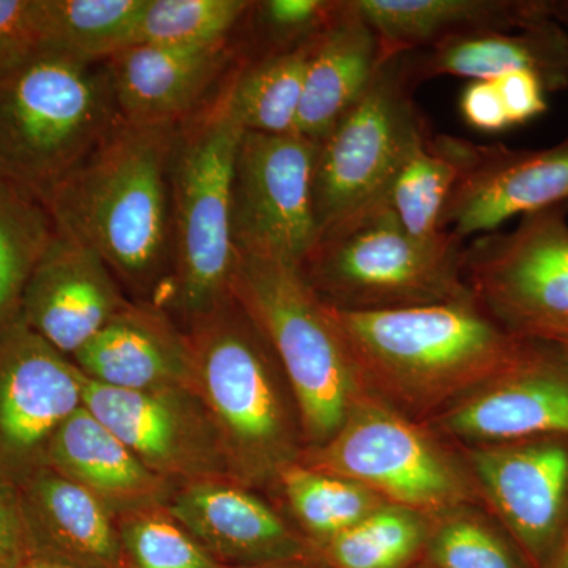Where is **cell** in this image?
<instances>
[{
	"instance_id": "1",
	"label": "cell",
	"mask_w": 568,
	"mask_h": 568,
	"mask_svg": "<svg viewBox=\"0 0 568 568\" xmlns=\"http://www.w3.org/2000/svg\"><path fill=\"white\" fill-rule=\"evenodd\" d=\"M179 126L121 122L47 197L55 233L89 246L134 293L173 274V156Z\"/></svg>"
},
{
	"instance_id": "2",
	"label": "cell",
	"mask_w": 568,
	"mask_h": 568,
	"mask_svg": "<svg viewBox=\"0 0 568 568\" xmlns=\"http://www.w3.org/2000/svg\"><path fill=\"white\" fill-rule=\"evenodd\" d=\"M327 310L364 386L409 409L465 398L506 372L526 346L474 297L373 312Z\"/></svg>"
},
{
	"instance_id": "3",
	"label": "cell",
	"mask_w": 568,
	"mask_h": 568,
	"mask_svg": "<svg viewBox=\"0 0 568 568\" xmlns=\"http://www.w3.org/2000/svg\"><path fill=\"white\" fill-rule=\"evenodd\" d=\"M194 392L211 414L239 484H276L304 455V433L282 365L233 297L189 324Z\"/></svg>"
},
{
	"instance_id": "4",
	"label": "cell",
	"mask_w": 568,
	"mask_h": 568,
	"mask_svg": "<svg viewBox=\"0 0 568 568\" xmlns=\"http://www.w3.org/2000/svg\"><path fill=\"white\" fill-rule=\"evenodd\" d=\"M121 122L106 62L41 50L0 78V181L43 204Z\"/></svg>"
},
{
	"instance_id": "5",
	"label": "cell",
	"mask_w": 568,
	"mask_h": 568,
	"mask_svg": "<svg viewBox=\"0 0 568 568\" xmlns=\"http://www.w3.org/2000/svg\"><path fill=\"white\" fill-rule=\"evenodd\" d=\"M226 82V81H224ZM244 130L223 88L175 136L173 274L162 305L186 323L233 297L237 252L231 231V185Z\"/></svg>"
},
{
	"instance_id": "6",
	"label": "cell",
	"mask_w": 568,
	"mask_h": 568,
	"mask_svg": "<svg viewBox=\"0 0 568 568\" xmlns=\"http://www.w3.org/2000/svg\"><path fill=\"white\" fill-rule=\"evenodd\" d=\"M233 294L278 358L308 448L324 446L365 395L349 351L295 265L237 254Z\"/></svg>"
},
{
	"instance_id": "7",
	"label": "cell",
	"mask_w": 568,
	"mask_h": 568,
	"mask_svg": "<svg viewBox=\"0 0 568 568\" xmlns=\"http://www.w3.org/2000/svg\"><path fill=\"white\" fill-rule=\"evenodd\" d=\"M463 246L448 231L432 241L413 237L386 205L321 237L298 271L336 310L443 304L474 297L462 274Z\"/></svg>"
},
{
	"instance_id": "8",
	"label": "cell",
	"mask_w": 568,
	"mask_h": 568,
	"mask_svg": "<svg viewBox=\"0 0 568 568\" xmlns=\"http://www.w3.org/2000/svg\"><path fill=\"white\" fill-rule=\"evenodd\" d=\"M416 85L410 52L386 59L362 99L317 142L313 212L320 239L386 207L399 168L429 134L414 102Z\"/></svg>"
},
{
	"instance_id": "9",
	"label": "cell",
	"mask_w": 568,
	"mask_h": 568,
	"mask_svg": "<svg viewBox=\"0 0 568 568\" xmlns=\"http://www.w3.org/2000/svg\"><path fill=\"white\" fill-rule=\"evenodd\" d=\"M301 463L357 481L392 506L443 517L465 507L470 485L462 467L424 429L386 403L362 396L324 446Z\"/></svg>"
},
{
	"instance_id": "10",
	"label": "cell",
	"mask_w": 568,
	"mask_h": 568,
	"mask_svg": "<svg viewBox=\"0 0 568 568\" xmlns=\"http://www.w3.org/2000/svg\"><path fill=\"white\" fill-rule=\"evenodd\" d=\"M568 204L526 213L508 233L463 246L462 274L478 305L521 338L568 332Z\"/></svg>"
},
{
	"instance_id": "11",
	"label": "cell",
	"mask_w": 568,
	"mask_h": 568,
	"mask_svg": "<svg viewBox=\"0 0 568 568\" xmlns=\"http://www.w3.org/2000/svg\"><path fill=\"white\" fill-rule=\"evenodd\" d=\"M317 142L298 133L244 132L231 185L237 254L301 267L317 244L313 174Z\"/></svg>"
},
{
	"instance_id": "12",
	"label": "cell",
	"mask_w": 568,
	"mask_h": 568,
	"mask_svg": "<svg viewBox=\"0 0 568 568\" xmlns=\"http://www.w3.org/2000/svg\"><path fill=\"white\" fill-rule=\"evenodd\" d=\"M84 406L142 465L174 487L237 481L211 414L194 388L121 390L89 381Z\"/></svg>"
},
{
	"instance_id": "13",
	"label": "cell",
	"mask_w": 568,
	"mask_h": 568,
	"mask_svg": "<svg viewBox=\"0 0 568 568\" xmlns=\"http://www.w3.org/2000/svg\"><path fill=\"white\" fill-rule=\"evenodd\" d=\"M89 379L18 315L0 332V474L44 466L52 436L84 406Z\"/></svg>"
},
{
	"instance_id": "14",
	"label": "cell",
	"mask_w": 568,
	"mask_h": 568,
	"mask_svg": "<svg viewBox=\"0 0 568 568\" xmlns=\"http://www.w3.org/2000/svg\"><path fill=\"white\" fill-rule=\"evenodd\" d=\"M455 151L462 174L440 227L462 241L495 233L514 216L568 204V136L544 149L455 138Z\"/></svg>"
},
{
	"instance_id": "15",
	"label": "cell",
	"mask_w": 568,
	"mask_h": 568,
	"mask_svg": "<svg viewBox=\"0 0 568 568\" xmlns=\"http://www.w3.org/2000/svg\"><path fill=\"white\" fill-rule=\"evenodd\" d=\"M440 426L484 446L568 437V364L526 338L517 362L452 406Z\"/></svg>"
},
{
	"instance_id": "16",
	"label": "cell",
	"mask_w": 568,
	"mask_h": 568,
	"mask_svg": "<svg viewBox=\"0 0 568 568\" xmlns=\"http://www.w3.org/2000/svg\"><path fill=\"white\" fill-rule=\"evenodd\" d=\"M129 302L99 253L54 231L26 284L20 317L71 358Z\"/></svg>"
},
{
	"instance_id": "17",
	"label": "cell",
	"mask_w": 568,
	"mask_h": 568,
	"mask_svg": "<svg viewBox=\"0 0 568 568\" xmlns=\"http://www.w3.org/2000/svg\"><path fill=\"white\" fill-rule=\"evenodd\" d=\"M470 467L497 515L532 558L555 545L568 503V447L556 439L485 444Z\"/></svg>"
},
{
	"instance_id": "18",
	"label": "cell",
	"mask_w": 568,
	"mask_h": 568,
	"mask_svg": "<svg viewBox=\"0 0 568 568\" xmlns=\"http://www.w3.org/2000/svg\"><path fill=\"white\" fill-rule=\"evenodd\" d=\"M231 40L207 48L134 44L108 59L121 121L179 126L204 110L213 88L241 58Z\"/></svg>"
},
{
	"instance_id": "19",
	"label": "cell",
	"mask_w": 568,
	"mask_h": 568,
	"mask_svg": "<svg viewBox=\"0 0 568 568\" xmlns=\"http://www.w3.org/2000/svg\"><path fill=\"white\" fill-rule=\"evenodd\" d=\"M166 508L223 566H271L306 558L304 540L252 488L239 481L181 485Z\"/></svg>"
},
{
	"instance_id": "20",
	"label": "cell",
	"mask_w": 568,
	"mask_h": 568,
	"mask_svg": "<svg viewBox=\"0 0 568 568\" xmlns=\"http://www.w3.org/2000/svg\"><path fill=\"white\" fill-rule=\"evenodd\" d=\"M91 383L121 390L194 388L189 334L152 302H129L71 357Z\"/></svg>"
},
{
	"instance_id": "21",
	"label": "cell",
	"mask_w": 568,
	"mask_h": 568,
	"mask_svg": "<svg viewBox=\"0 0 568 568\" xmlns=\"http://www.w3.org/2000/svg\"><path fill=\"white\" fill-rule=\"evenodd\" d=\"M31 552L74 568H125L118 518L48 466L17 481Z\"/></svg>"
},
{
	"instance_id": "22",
	"label": "cell",
	"mask_w": 568,
	"mask_h": 568,
	"mask_svg": "<svg viewBox=\"0 0 568 568\" xmlns=\"http://www.w3.org/2000/svg\"><path fill=\"white\" fill-rule=\"evenodd\" d=\"M44 466L91 493L115 518L166 506L178 488L142 465L85 406L52 436Z\"/></svg>"
},
{
	"instance_id": "23",
	"label": "cell",
	"mask_w": 568,
	"mask_h": 568,
	"mask_svg": "<svg viewBox=\"0 0 568 568\" xmlns=\"http://www.w3.org/2000/svg\"><path fill=\"white\" fill-rule=\"evenodd\" d=\"M375 29L383 59L426 50L474 32L519 31L558 20L560 2L548 0H354Z\"/></svg>"
},
{
	"instance_id": "24",
	"label": "cell",
	"mask_w": 568,
	"mask_h": 568,
	"mask_svg": "<svg viewBox=\"0 0 568 568\" xmlns=\"http://www.w3.org/2000/svg\"><path fill=\"white\" fill-rule=\"evenodd\" d=\"M383 59L375 29L354 0H339L313 41L295 133L320 142L372 84Z\"/></svg>"
},
{
	"instance_id": "25",
	"label": "cell",
	"mask_w": 568,
	"mask_h": 568,
	"mask_svg": "<svg viewBox=\"0 0 568 568\" xmlns=\"http://www.w3.org/2000/svg\"><path fill=\"white\" fill-rule=\"evenodd\" d=\"M414 80L439 77L491 81L510 71H530L545 91L568 88V36L558 20H545L519 31L474 32L410 52Z\"/></svg>"
},
{
	"instance_id": "26",
	"label": "cell",
	"mask_w": 568,
	"mask_h": 568,
	"mask_svg": "<svg viewBox=\"0 0 568 568\" xmlns=\"http://www.w3.org/2000/svg\"><path fill=\"white\" fill-rule=\"evenodd\" d=\"M315 39L293 50L237 62L224 82V92L231 114L244 132H295Z\"/></svg>"
},
{
	"instance_id": "27",
	"label": "cell",
	"mask_w": 568,
	"mask_h": 568,
	"mask_svg": "<svg viewBox=\"0 0 568 568\" xmlns=\"http://www.w3.org/2000/svg\"><path fill=\"white\" fill-rule=\"evenodd\" d=\"M148 0H36L41 50L106 62L136 44Z\"/></svg>"
},
{
	"instance_id": "28",
	"label": "cell",
	"mask_w": 568,
	"mask_h": 568,
	"mask_svg": "<svg viewBox=\"0 0 568 568\" xmlns=\"http://www.w3.org/2000/svg\"><path fill=\"white\" fill-rule=\"evenodd\" d=\"M459 174L455 138L429 133L407 156L388 190L387 205L399 226L420 241L439 237L444 209Z\"/></svg>"
},
{
	"instance_id": "29",
	"label": "cell",
	"mask_w": 568,
	"mask_h": 568,
	"mask_svg": "<svg viewBox=\"0 0 568 568\" xmlns=\"http://www.w3.org/2000/svg\"><path fill=\"white\" fill-rule=\"evenodd\" d=\"M276 484L282 487L298 525L323 544L387 504L357 481L313 469L301 462L283 469Z\"/></svg>"
},
{
	"instance_id": "30",
	"label": "cell",
	"mask_w": 568,
	"mask_h": 568,
	"mask_svg": "<svg viewBox=\"0 0 568 568\" xmlns=\"http://www.w3.org/2000/svg\"><path fill=\"white\" fill-rule=\"evenodd\" d=\"M52 235L47 207L0 181V332L20 315L26 284Z\"/></svg>"
},
{
	"instance_id": "31",
	"label": "cell",
	"mask_w": 568,
	"mask_h": 568,
	"mask_svg": "<svg viewBox=\"0 0 568 568\" xmlns=\"http://www.w3.org/2000/svg\"><path fill=\"white\" fill-rule=\"evenodd\" d=\"M426 537L424 515L384 504L324 547L336 568H405Z\"/></svg>"
},
{
	"instance_id": "32",
	"label": "cell",
	"mask_w": 568,
	"mask_h": 568,
	"mask_svg": "<svg viewBox=\"0 0 568 568\" xmlns=\"http://www.w3.org/2000/svg\"><path fill=\"white\" fill-rule=\"evenodd\" d=\"M252 6L248 0H148L136 44L186 50L224 43Z\"/></svg>"
},
{
	"instance_id": "33",
	"label": "cell",
	"mask_w": 568,
	"mask_h": 568,
	"mask_svg": "<svg viewBox=\"0 0 568 568\" xmlns=\"http://www.w3.org/2000/svg\"><path fill=\"white\" fill-rule=\"evenodd\" d=\"M118 529L125 568H226L166 506L122 515Z\"/></svg>"
},
{
	"instance_id": "34",
	"label": "cell",
	"mask_w": 568,
	"mask_h": 568,
	"mask_svg": "<svg viewBox=\"0 0 568 568\" xmlns=\"http://www.w3.org/2000/svg\"><path fill=\"white\" fill-rule=\"evenodd\" d=\"M339 0H264L253 2L245 20L256 52L250 58L293 50L315 39L332 20Z\"/></svg>"
},
{
	"instance_id": "35",
	"label": "cell",
	"mask_w": 568,
	"mask_h": 568,
	"mask_svg": "<svg viewBox=\"0 0 568 568\" xmlns=\"http://www.w3.org/2000/svg\"><path fill=\"white\" fill-rule=\"evenodd\" d=\"M459 510L443 515L428 537L429 556L437 568H521L487 523Z\"/></svg>"
},
{
	"instance_id": "36",
	"label": "cell",
	"mask_w": 568,
	"mask_h": 568,
	"mask_svg": "<svg viewBox=\"0 0 568 568\" xmlns=\"http://www.w3.org/2000/svg\"><path fill=\"white\" fill-rule=\"evenodd\" d=\"M39 51L36 0H0V78Z\"/></svg>"
},
{
	"instance_id": "37",
	"label": "cell",
	"mask_w": 568,
	"mask_h": 568,
	"mask_svg": "<svg viewBox=\"0 0 568 568\" xmlns=\"http://www.w3.org/2000/svg\"><path fill=\"white\" fill-rule=\"evenodd\" d=\"M31 555L17 481L0 474V568H17Z\"/></svg>"
},
{
	"instance_id": "38",
	"label": "cell",
	"mask_w": 568,
	"mask_h": 568,
	"mask_svg": "<svg viewBox=\"0 0 568 568\" xmlns=\"http://www.w3.org/2000/svg\"><path fill=\"white\" fill-rule=\"evenodd\" d=\"M495 82L510 126L534 121L548 110L547 91L530 71H510Z\"/></svg>"
},
{
	"instance_id": "39",
	"label": "cell",
	"mask_w": 568,
	"mask_h": 568,
	"mask_svg": "<svg viewBox=\"0 0 568 568\" xmlns=\"http://www.w3.org/2000/svg\"><path fill=\"white\" fill-rule=\"evenodd\" d=\"M459 110L465 121L480 132L497 133L510 129L493 81H470L459 99Z\"/></svg>"
},
{
	"instance_id": "40",
	"label": "cell",
	"mask_w": 568,
	"mask_h": 568,
	"mask_svg": "<svg viewBox=\"0 0 568 568\" xmlns=\"http://www.w3.org/2000/svg\"><path fill=\"white\" fill-rule=\"evenodd\" d=\"M17 568H74L69 566V564L62 562V560H58L54 558H50V556L39 555V552H31L20 566Z\"/></svg>"
},
{
	"instance_id": "41",
	"label": "cell",
	"mask_w": 568,
	"mask_h": 568,
	"mask_svg": "<svg viewBox=\"0 0 568 568\" xmlns=\"http://www.w3.org/2000/svg\"><path fill=\"white\" fill-rule=\"evenodd\" d=\"M538 342L547 343V345L551 346L568 364V332L549 335L547 338L538 339Z\"/></svg>"
},
{
	"instance_id": "42",
	"label": "cell",
	"mask_w": 568,
	"mask_h": 568,
	"mask_svg": "<svg viewBox=\"0 0 568 568\" xmlns=\"http://www.w3.org/2000/svg\"><path fill=\"white\" fill-rule=\"evenodd\" d=\"M551 568H568V532L566 540L560 545L558 556L552 560Z\"/></svg>"
},
{
	"instance_id": "43",
	"label": "cell",
	"mask_w": 568,
	"mask_h": 568,
	"mask_svg": "<svg viewBox=\"0 0 568 568\" xmlns=\"http://www.w3.org/2000/svg\"><path fill=\"white\" fill-rule=\"evenodd\" d=\"M226 568H310V567L306 566L305 560H302V562L271 564V566L226 567Z\"/></svg>"
},
{
	"instance_id": "44",
	"label": "cell",
	"mask_w": 568,
	"mask_h": 568,
	"mask_svg": "<svg viewBox=\"0 0 568 568\" xmlns=\"http://www.w3.org/2000/svg\"><path fill=\"white\" fill-rule=\"evenodd\" d=\"M568 21V2H560L559 21Z\"/></svg>"
}]
</instances>
